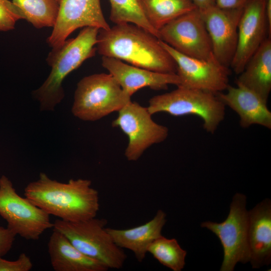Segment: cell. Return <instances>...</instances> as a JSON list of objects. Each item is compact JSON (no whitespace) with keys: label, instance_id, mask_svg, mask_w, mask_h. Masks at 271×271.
I'll list each match as a JSON object with an SVG mask.
<instances>
[{"label":"cell","instance_id":"obj_10","mask_svg":"<svg viewBox=\"0 0 271 271\" xmlns=\"http://www.w3.org/2000/svg\"><path fill=\"white\" fill-rule=\"evenodd\" d=\"M159 33L161 40L184 55L203 60L215 58L204 21L197 8L172 21Z\"/></svg>","mask_w":271,"mask_h":271},{"label":"cell","instance_id":"obj_29","mask_svg":"<svg viewBox=\"0 0 271 271\" xmlns=\"http://www.w3.org/2000/svg\"><path fill=\"white\" fill-rule=\"evenodd\" d=\"M192 1L200 11L215 5V0H192Z\"/></svg>","mask_w":271,"mask_h":271},{"label":"cell","instance_id":"obj_14","mask_svg":"<svg viewBox=\"0 0 271 271\" xmlns=\"http://www.w3.org/2000/svg\"><path fill=\"white\" fill-rule=\"evenodd\" d=\"M243 8L223 9L215 5L199 10L211 40L214 56L228 67L236 50L238 26Z\"/></svg>","mask_w":271,"mask_h":271},{"label":"cell","instance_id":"obj_22","mask_svg":"<svg viewBox=\"0 0 271 271\" xmlns=\"http://www.w3.org/2000/svg\"><path fill=\"white\" fill-rule=\"evenodd\" d=\"M24 19L40 29L52 27L56 22L59 5L57 0H12Z\"/></svg>","mask_w":271,"mask_h":271},{"label":"cell","instance_id":"obj_28","mask_svg":"<svg viewBox=\"0 0 271 271\" xmlns=\"http://www.w3.org/2000/svg\"><path fill=\"white\" fill-rule=\"evenodd\" d=\"M248 0H215V5L223 9L243 8Z\"/></svg>","mask_w":271,"mask_h":271},{"label":"cell","instance_id":"obj_17","mask_svg":"<svg viewBox=\"0 0 271 271\" xmlns=\"http://www.w3.org/2000/svg\"><path fill=\"white\" fill-rule=\"evenodd\" d=\"M226 92L217 93L226 106L234 110L239 117V124L247 128L256 124L271 128V112L259 96L241 86L228 85Z\"/></svg>","mask_w":271,"mask_h":271},{"label":"cell","instance_id":"obj_1","mask_svg":"<svg viewBox=\"0 0 271 271\" xmlns=\"http://www.w3.org/2000/svg\"><path fill=\"white\" fill-rule=\"evenodd\" d=\"M96 48L102 57L115 58L155 72H177L175 61L162 46L160 40L131 23L99 29Z\"/></svg>","mask_w":271,"mask_h":271},{"label":"cell","instance_id":"obj_5","mask_svg":"<svg viewBox=\"0 0 271 271\" xmlns=\"http://www.w3.org/2000/svg\"><path fill=\"white\" fill-rule=\"evenodd\" d=\"M53 229L64 234L82 253L97 260L108 269H120L127 258L106 230L107 221L93 217L70 222L57 219Z\"/></svg>","mask_w":271,"mask_h":271},{"label":"cell","instance_id":"obj_21","mask_svg":"<svg viewBox=\"0 0 271 271\" xmlns=\"http://www.w3.org/2000/svg\"><path fill=\"white\" fill-rule=\"evenodd\" d=\"M139 1L148 21L158 32L172 21L197 8L192 0Z\"/></svg>","mask_w":271,"mask_h":271},{"label":"cell","instance_id":"obj_13","mask_svg":"<svg viewBox=\"0 0 271 271\" xmlns=\"http://www.w3.org/2000/svg\"><path fill=\"white\" fill-rule=\"evenodd\" d=\"M266 2L248 0L243 8L238 26L236 48L230 65L237 75L266 38V32L268 34Z\"/></svg>","mask_w":271,"mask_h":271},{"label":"cell","instance_id":"obj_8","mask_svg":"<svg viewBox=\"0 0 271 271\" xmlns=\"http://www.w3.org/2000/svg\"><path fill=\"white\" fill-rule=\"evenodd\" d=\"M0 215L7 222L9 229L27 240L39 239L54 226L50 215L27 197L20 196L5 175L0 178Z\"/></svg>","mask_w":271,"mask_h":271},{"label":"cell","instance_id":"obj_3","mask_svg":"<svg viewBox=\"0 0 271 271\" xmlns=\"http://www.w3.org/2000/svg\"><path fill=\"white\" fill-rule=\"evenodd\" d=\"M99 29L84 27L74 38L67 39L60 46L52 48L46 61L51 70L43 84L33 92L42 110H53L63 99L62 82L66 76L86 60L93 57L97 50Z\"/></svg>","mask_w":271,"mask_h":271},{"label":"cell","instance_id":"obj_12","mask_svg":"<svg viewBox=\"0 0 271 271\" xmlns=\"http://www.w3.org/2000/svg\"><path fill=\"white\" fill-rule=\"evenodd\" d=\"M58 16L47 42L52 48L60 46L74 31L92 27L110 28L103 16L100 0H57Z\"/></svg>","mask_w":271,"mask_h":271},{"label":"cell","instance_id":"obj_30","mask_svg":"<svg viewBox=\"0 0 271 271\" xmlns=\"http://www.w3.org/2000/svg\"><path fill=\"white\" fill-rule=\"evenodd\" d=\"M265 13L268 25V37L271 34V0H266Z\"/></svg>","mask_w":271,"mask_h":271},{"label":"cell","instance_id":"obj_2","mask_svg":"<svg viewBox=\"0 0 271 271\" xmlns=\"http://www.w3.org/2000/svg\"><path fill=\"white\" fill-rule=\"evenodd\" d=\"M91 184L83 179L61 183L41 173L25 187L24 195L49 215L78 222L95 217L99 210V194Z\"/></svg>","mask_w":271,"mask_h":271},{"label":"cell","instance_id":"obj_25","mask_svg":"<svg viewBox=\"0 0 271 271\" xmlns=\"http://www.w3.org/2000/svg\"><path fill=\"white\" fill-rule=\"evenodd\" d=\"M24 17L18 7L10 0H0V31L15 28L17 22Z\"/></svg>","mask_w":271,"mask_h":271},{"label":"cell","instance_id":"obj_24","mask_svg":"<svg viewBox=\"0 0 271 271\" xmlns=\"http://www.w3.org/2000/svg\"><path fill=\"white\" fill-rule=\"evenodd\" d=\"M148 253L163 265L173 271H181L185 266L187 251L175 238L160 236L150 244Z\"/></svg>","mask_w":271,"mask_h":271},{"label":"cell","instance_id":"obj_23","mask_svg":"<svg viewBox=\"0 0 271 271\" xmlns=\"http://www.w3.org/2000/svg\"><path fill=\"white\" fill-rule=\"evenodd\" d=\"M109 19L115 24L131 23L149 32L159 39V33L147 19L139 0H109Z\"/></svg>","mask_w":271,"mask_h":271},{"label":"cell","instance_id":"obj_18","mask_svg":"<svg viewBox=\"0 0 271 271\" xmlns=\"http://www.w3.org/2000/svg\"><path fill=\"white\" fill-rule=\"evenodd\" d=\"M166 222V213L159 209L151 220L140 226L123 229L106 228L118 247L132 251L141 262L146 257L150 244L162 236V231Z\"/></svg>","mask_w":271,"mask_h":271},{"label":"cell","instance_id":"obj_11","mask_svg":"<svg viewBox=\"0 0 271 271\" xmlns=\"http://www.w3.org/2000/svg\"><path fill=\"white\" fill-rule=\"evenodd\" d=\"M160 43L176 63V74L181 80L178 86L216 94L226 89L229 85V70L216 58L203 60L188 56L177 51L161 40Z\"/></svg>","mask_w":271,"mask_h":271},{"label":"cell","instance_id":"obj_20","mask_svg":"<svg viewBox=\"0 0 271 271\" xmlns=\"http://www.w3.org/2000/svg\"><path fill=\"white\" fill-rule=\"evenodd\" d=\"M236 85L253 92L264 102L271 91V39L266 38L238 74Z\"/></svg>","mask_w":271,"mask_h":271},{"label":"cell","instance_id":"obj_15","mask_svg":"<svg viewBox=\"0 0 271 271\" xmlns=\"http://www.w3.org/2000/svg\"><path fill=\"white\" fill-rule=\"evenodd\" d=\"M102 65L114 78L124 92L130 97L144 87L158 90L166 89L169 85L178 86L181 84L176 73L155 72L127 64L113 58L102 57Z\"/></svg>","mask_w":271,"mask_h":271},{"label":"cell","instance_id":"obj_19","mask_svg":"<svg viewBox=\"0 0 271 271\" xmlns=\"http://www.w3.org/2000/svg\"><path fill=\"white\" fill-rule=\"evenodd\" d=\"M50 262L55 271H106L101 263L82 253L62 233L53 229L48 243Z\"/></svg>","mask_w":271,"mask_h":271},{"label":"cell","instance_id":"obj_7","mask_svg":"<svg viewBox=\"0 0 271 271\" xmlns=\"http://www.w3.org/2000/svg\"><path fill=\"white\" fill-rule=\"evenodd\" d=\"M246 197L236 193L232 198L226 219L221 223L210 221L200 226L214 233L223 246L224 256L220 271H233L238 262L249 261L248 244V211Z\"/></svg>","mask_w":271,"mask_h":271},{"label":"cell","instance_id":"obj_6","mask_svg":"<svg viewBox=\"0 0 271 271\" xmlns=\"http://www.w3.org/2000/svg\"><path fill=\"white\" fill-rule=\"evenodd\" d=\"M130 98L110 74H94L78 83L72 112L81 120L95 121L118 111L131 101Z\"/></svg>","mask_w":271,"mask_h":271},{"label":"cell","instance_id":"obj_26","mask_svg":"<svg viewBox=\"0 0 271 271\" xmlns=\"http://www.w3.org/2000/svg\"><path fill=\"white\" fill-rule=\"evenodd\" d=\"M33 267L30 258L25 253H22L18 258L9 261L0 257V271H29Z\"/></svg>","mask_w":271,"mask_h":271},{"label":"cell","instance_id":"obj_4","mask_svg":"<svg viewBox=\"0 0 271 271\" xmlns=\"http://www.w3.org/2000/svg\"><path fill=\"white\" fill-rule=\"evenodd\" d=\"M147 107L153 115L158 112L181 116L194 115L203 120L204 129L213 134L225 116L226 106L216 93L177 86L169 92L156 95Z\"/></svg>","mask_w":271,"mask_h":271},{"label":"cell","instance_id":"obj_16","mask_svg":"<svg viewBox=\"0 0 271 271\" xmlns=\"http://www.w3.org/2000/svg\"><path fill=\"white\" fill-rule=\"evenodd\" d=\"M248 244L253 268L271 262V201L266 198L248 211Z\"/></svg>","mask_w":271,"mask_h":271},{"label":"cell","instance_id":"obj_9","mask_svg":"<svg viewBox=\"0 0 271 271\" xmlns=\"http://www.w3.org/2000/svg\"><path fill=\"white\" fill-rule=\"evenodd\" d=\"M148 108L130 101L118 111L112 126L119 128L128 138L124 156L129 161H137L153 145L164 142L168 137L167 126L156 122Z\"/></svg>","mask_w":271,"mask_h":271},{"label":"cell","instance_id":"obj_27","mask_svg":"<svg viewBox=\"0 0 271 271\" xmlns=\"http://www.w3.org/2000/svg\"><path fill=\"white\" fill-rule=\"evenodd\" d=\"M16 236L8 227L0 225V257L5 255L11 249Z\"/></svg>","mask_w":271,"mask_h":271}]
</instances>
